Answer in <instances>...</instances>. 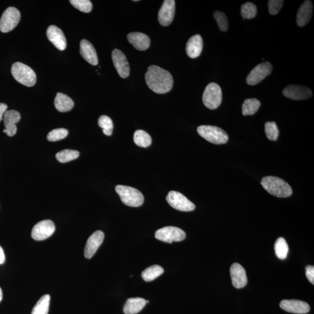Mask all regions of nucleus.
<instances>
[{
    "mask_svg": "<svg viewBox=\"0 0 314 314\" xmlns=\"http://www.w3.org/2000/svg\"><path fill=\"white\" fill-rule=\"evenodd\" d=\"M261 183L269 194L279 198H285L292 195L291 186L278 177L265 176L262 179Z\"/></svg>",
    "mask_w": 314,
    "mask_h": 314,
    "instance_id": "nucleus-2",
    "label": "nucleus"
},
{
    "mask_svg": "<svg viewBox=\"0 0 314 314\" xmlns=\"http://www.w3.org/2000/svg\"><path fill=\"white\" fill-rule=\"evenodd\" d=\"M80 53L82 57L91 65H98L99 60L95 48L88 40L83 39L80 42Z\"/></svg>",
    "mask_w": 314,
    "mask_h": 314,
    "instance_id": "nucleus-21",
    "label": "nucleus"
},
{
    "mask_svg": "<svg viewBox=\"0 0 314 314\" xmlns=\"http://www.w3.org/2000/svg\"><path fill=\"white\" fill-rule=\"evenodd\" d=\"M147 85L157 94H165L171 90L174 79L168 71L156 66L148 68L145 75Z\"/></svg>",
    "mask_w": 314,
    "mask_h": 314,
    "instance_id": "nucleus-1",
    "label": "nucleus"
},
{
    "mask_svg": "<svg viewBox=\"0 0 314 314\" xmlns=\"http://www.w3.org/2000/svg\"><path fill=\"white\" fill-rule=\"evenodd\" d=\"M274 248L276 255L279 259L285 260L287 257L289 246L287 241L283 237H279L276 240Z\"/></svg>",
    "mask_w": 314,
    "mask_h": 314,
    "instance_id": "nucleus-30",
    "label": "nucleus"
},
{
    "mask_svg": "<svg viewBox=\"0 0 314 314\" xmlns=\"http://www.w3.org/2000/svg\"><path fill=\"white\" fill-rule=\"evenodd\" d=\"M6 257L3 249L0 246V264H3L5 263Z\"/></svg>",
    "mask_w": 314,
    "mask_h": 314,
    "instance_id": "nucleus-41",
    "label": "nucleus"
},
{
    "mask_svg": "<svg viewBox=\"0 0 314 314\" xmlns=\"http://www.w3.org/2000/svg\"><path fill=\"white\" fill-rule=\"evenodd\" d=\"M21 19V14L15 7H9L4 12L0 19V30L7 33L13 30L18 25Z\"/></svg>",
    "mask_w": 314,
    "mask_h": 314,
    "instance_id": "nucleus-7",
    "label": "nucleus"
},
{
    "mask_svg": "<svg viewBox=\"0 0 314 314\" xmlns=\"http://www.w3.org/2000/svg\"><path fill=\"white\" fill-rule=\"evenodd\" d=\"M48 40L54 44L58 50L63 51L67 47V40L62 31L55 25H51L47 30Z\"/></svg>",
    "mask_w": 314,
    "mask_h": 314,
    "instance_id": "nucleus-17",
    "label": "nucleus"
},
{
    "mask_svg": "<svg viewBox=\"0 0 314 314\" xmlns=\"http://www.w3.org/2000/svg\"><path fill=\"white\" fill-rule=\"evenodd\" d=\"M104 239V233L101 231H98L90 236L87 240L85 248H84V257L87 259H90L95 255V254L98 250L102 244Z\"/></svg>",
    "mask_w": 314,
    "mask_h": 314,
    "instance_id": "nucleus-16",
    "label": "nucleus"
},
{
    "mask_svg": "<svg viewBox=\"0 0 314 314\" xmlns=\"http://www.w3.org/2000/svg\"><path fill=\"white\" fill-rule=\"evenodd\" d=\"M55 230V225L51 220L40 221L32 229V237L35 240H46L50 237Z\"/></svg>",
    "mask_w": 314,
    "mask_h": 314,
    "instance_id": "nucleus-11",
    "label": "nucleus"
},
{
    "mask_svg": "<svg viewBox=\"0 0 314 314\" xmlns=\"http://www.w3.org/2000/svg\"><path fill=\"white\" fill-rule=\"evenodd\" d=\"M223 100L222 90L218 84L211 83L205 87L203 95L204 106L210 110L219 107Z\"/></svg>",
    "mask_w": 314,
    "mask_h": 314,
    "instance_id": "nucleus-6",
    "label": "nucleus"
},
{
    "mask_svg": "<svg viewBox=\"0 0 314 314\" xmlns=\"http://www.w3.org/2000/svg\"><path fill=\"white\" fill-rule=\"evenodd\" d=\"M56 109L61 112L71 111L74 106V101L66 95L58 92L54 100Z\"/></svg>",
    "mask_w": 314,
    "mask_h": 314,
    "instance_id": "nucleus-25",
    "label": "nucleus"
},
{
    "mask_svg": "<svg viewBox=\"0 0 314 314\" xmlns=\"http://www.w3.org/2000/svg\"><path fill=\"white\" fill-rule=\"evenodd\" d=\"M261 106V102L256 99H249L244 101L242 106L244 116L255 114Z\"/></svg>",
    "mask_w": 314,
    "mask_h": 314,
    "instance_id": "nucleus-26",
    "label": "nucleus"
},
{
    "mask_svg": "<svg viewBox=\"0 0 314 314\" xmlns=\"http://www.w3.org/2000/svg\"><path fill=\"white\" fill-rule=\"evenodd\" d=\"M169 204L172 208L181 211H192L196 208V205L189 200L182 193L176 191H171L166 197Z\"/></svg>",
    "mask_w": 314,
    "mask_h": 314,
    "instance_id": "nucleus-8",
    "label": "nucleus"
},
{
    "mask_svg": "<svg viewBox=\"0 0 314 314\" xmlns=\"http://www.w3.org/2000/svg\"><path fill=\"white\" fill-rule=\"evenodd\" d=\"M272 66L270 62H265L254 68L246 78L248 85L255 86L260 83L271 74Z\"/></svg>",
    "mask_w": 314,
    "mask_h": 314,
    "instance_id": "nucleus-10",
    "label": "nucleus"
},
{
    "mask_svg": "<svg viewBox=\"0 0 314 314\" xmlns=\"http://www.w3.org/2000/svg\"><path fill=\"white\" fill-rule=\"evenodd\" d=\"M68 131L66 129L59 128L52 130L47 135V140L50 142H57L65 139L68 135Z\"/></svg>",
    "mask_w": 314,
    "mask_h": 314,
    "instance_id": "nucleus-35",
    "label": "nucleus"
},
{
    "mask_svg": "<svg viewBox=\"0 0 314 314\" xmlns=\"http://www.w3.org/2000/svg\"><path fill=\"white\" fill-rule=\"evenodd\" d=\"M282 0H270L268 2V10L269 14L275 15L279 13L284 5Z\"/></svg>",
    "mask_w": 314,
    "mask_h": 314,
    "instance_id": "nucleus-38",
    "label": "nucleus"
},
{
    "mask_svg": "<svg viewBox=\"0 0 314 314\" xmlns=\"http://www.w3.org/2000/svg\"><path fill=\"white\" fill-rule=\"evenodd\" d=\"M164 272L163 267L158 265H154L145 269L142 273V276L145 281H151L162 275Z\"/></svg>",
    "mask_w": 314,
    "mask_h": 314,
    "instance_id": "nucleus-27",
    "label": "nucleus"
},
{
    "mask_svg": "<svg viewBox=\"0 0 314 314\" xmlns=\"http://www.w3.org/2000/svg\"><path fill=\"white\" fill-rule=\"evenodd\" d=\"M197 132L209 143L215 144L227 143L229 136L222 129L211 125H201L197 128Z\"/></svg>",
    "mask_w": 314,
    "mask_h": 314,
    "instance_id": "nucleus-5",
    "label": "nucleus"
},
{
    "mask_svg": "<svg viewBox=\"0 0 314 314\" xmlns=\"http://www.w3.org/2000/svg\"><path fill=\"white\" fill-rule=\"evenodd\" d=\"M50 301V296L49 295L42 296L35 305L32 314H48Z\"/></svg>",
    "mask_w": 314,
    "mask_h": 314,
    "instance_id": "nucleus-29",
    "label": "nucleus"
},
{
    "mask_svg": "<svg viewBox=\"0 0 314 314\" xmlns=\"http://www.w3.org/2000/svg\"><path fill=\"white\" fill-rule=\"evenodd\" d=\"M230 273L233 287L237 289L243 288L247 284V277L244 268L239 264H233Z\"/></svg>",
    "mask_w": 314,
    "mask_h": 314,
    "instance_id": "nucleus-18",
    "label": "nucleus"
},
{
    "mask_svg": "<svg viewBox=\"0 0 314 314\" xmlns=\"http://www.w3.org/2000/svg\"><path fill=\"white\" fill-rule=\"evenodd\" d=\"M156 239L163 242L172 243L173 241H181L186 237V233L182 229L174 227H167L159 229L155 234Z\"/></svg>",
    "mask_w": 314,
    "mask_h": 314,
    "instance_id": "nucleus-9",
    "label": "nucleus"
},
{
    "mask_svg": "<svg viewBox=\"0 0 314 314\" xmlns=\"http://www.w3.org/2000/svg\"><path fill=\"white\" fill-rule=\"evenodd\" d=\"M127 38L128 42L138 50L145 51L150 47V39L146 34L132 32L128 35Z\"/></svg>",
    "mask_w": 314,
    "mask_h": 314,
    "instance_id": "nucleus-20",
    "label": "nucleus"
},
{
    "mask_svg": "<svg viewBox=\"0 0 314 314\" xmlns=\"http://www.w3.org/2000/svg\"><path fill=\"white\" fill-rule=\"evenodd\" d=\"M11 74L17 82L27 87L34 86L36 82L34 71L23 63H14L11 67Z\"/></svg>",
    "mask_w": 314,
    "mask_h": 314,
    "instance_id": "nucleus-4",
    "label": "nucleus"
},
{
    "mask_svg": "<svg viewBox=\"0 0 314 314\" xmlns=\"http://www.w3.org/2000/svg\"><path fill=\"white\" fill-rule=\"evenodd\" d=\"M286 98L293 100H304L311 98L312 92L307 87L300 85H289L282 91Z\"/></svg>",
    "mask_w": 314,
    "mask_h": 314,
    "instance_id": "nucleus-13",
    "label": "nucleus"
},
{
    "mask_svg": "<svg viewBox=\"0 0 314 314\" xmlns=\"http://www.w3.org/2000/svg\"><path fill=\"white\" fill-rule=\"evenodd\" d=\"M203 48V40L199 35L193 36L186 44V51L188 57L196 58L200 55Z\"/></svg>",
    "mask_w": 314,
    "mask_h": 314,
    "instance_id": "nucleus-22",
    "label": "nucleus"
},
{
    "mask_svg": "<svg viewBox=\"0 0 314 314\" xmlns=\"http://www.w3.org/2000/svg\"><path fill=\"white\" fill-rule=\"evenodd\" d=\"M3 119L6 128L3 132L6 133L9 136H14L17 132L16 123H18L21 119L19 112L15 110L7 111Z\"/></svg>",
    "mask_w": 314,
    "mask_h": 314,
    "instance_id": "nucleus-19",
    "label": "nucleus"
},
{
    "mask_svg": "<svg viewBox=\"0 0 314 314\" xmlns=\"http://www.w3.org/2000/svg\"><path fill=\"white\" fill-rule=\"evenodd\" d=\"M98 124L103 129V133L106 136H111L113 131V122L112 119L107 115L101 116L98 120Z\"/></svg>",
    "mask_w": 314,
    "mask_h": 314,
    "instance_id": "nucleus-32",
    "label": "nucleus"
},
{
    "mask_svg": "<svg viewBox=\"0 0 314 314\" xmlns=\"http://www.w3.org/2000/svg\"><path fill=\"white\" fill-rule=\"evenodd\" d=\"M2 299H3V292H2V288H0V302H1Z\"/></svg>",
    "mask_w": 314,
    "mask_h": 314,
    "instance_id": "nucleus-42",
    "label": "nucleus"
},
{
    "mask_svg": "<svg viewBox=\"0 0 314 314\" xmlns=\"http://www.w3.org/2000/svg\"><path fill=\"white\" fill-rule=\"evenodd\" d=\"M257 7L252 3L247 2L241 7V15L244 19H250L256 17Z\"/></svg>",
    "mask_w": 314,
    "mask_h": 314,
    "instance_id": "nucleus-33",
    "label": "nucleus"
},
{
    "mask_svg": "<svg viewBox=\"0 0 314 314\" xmlns=\"http://www.w3.org/2000/svg\"><path fill=\"white\" fill-rule=\"evenodd\" d=\"M8 108L7 105L4 103H0V122L2 121L4 118Z\"/></svg>",
    "mask_w": 314,
    "mask_h": 314,
    "instance_id": "nucleus-40",
    "label": "nucleus"
},
{
    "mask_svg": "<svg viewBox=\"0 0 314 314\" xmlns=\"http://www.w3.org/2000/svg\"><path fill=\"white\" fill-rule=\"evenodd\" d=\"M280 307L286 311L297 314L307 313L310 310L307 303L297 300H282L280 302Z\"/></svg>",
    "mask_w": 314,
    "mask_h": 314,
    "instance_id": "nucleus-15",
    "label": "nucleus"
},
{
    "mask_svg": "<svg viewBox=\"0 0 314 314\" xmlns=\"http://www.w3.org/2000/svg\"><path fill=\"white\" fill-rule=\"evenodd\" d=\"M112 59L120 77L127 78L130 75V67L125 55L121 51L115 49L112 52Z\"/></svg>",
    "mask_w": 314,
    "mask_h": 314,
    "instance_id": "nucleus-12",
    "label": "nucleus"
},
{
    "mask_svg": "<svg viewBox=\"0 0 314 314\" xmlns=\"http://www.w3.org/2000/svg\"><path fill=\"white\" fill-rule=\"evenodd\" d=\"M214 17L220 30L223 32L227 31L229 28V22L227 15L223 12L216 11L214 13Z\"/></svg>",
    "mask_w": 314,
    "mask_h": 314,
    "instance_id": "nucleus-37",
    "label": "nucleus"
},
{
    "mask_svg": "<svg viewBox=\"0 0 314 314\" xmlns=\"http://www.w3.org/2000/svg\"><path fill=\"white\" fill-rule=\"evenodd\" d=\"M80 153L78 151L74 150H64L58 152L56 154V159L59 162L66 163L78 159Z\"/></svg>",
    "mask_w": 314,
    "mask_h": 314,
    "instance_id": "nucleus-31",
    "label": "nucleus"
},
{
    "mask_svg": "<svg viewBox=\"0 0 314 314\" xmlns=\"http://www.w3.org/2000/svg\"><path fill=\"white\" fill-rule=\"evenodd\" d=\"M146 300L142 298L136 297L129 299L123 307V312L125 314H136L142 311Z\"/></svg>",
    "mask_w": 314,
    "mask_h": 314,
    "instance_id": "nucleus-24",
    "label": "nucleus"
},
{
    "mask_svg": "<svg viewBox=\"0 0 314 314\" xmlns=\"http://www.w3.org/2000/svg\"><path fill=\"white\" fill-rule=\"evenodd\" d=\"M175 14V2L174 0L164 1L159 11V21L163 26H168L174 20Z\"/></svg>",
    "mask_w": 314,
    "mask_h": 314,
    "instance_id": "nucleus-14",
    "label": "nucleus"
},
{
    "mask_svg": "<svg viewBox=\"0 0 314 314\" xmlns=\"http://www.w3.org/2000/svg\"><path fill=\"white\" fill-rule=\"evenodd\" d=\"M134 140L137 146L144 148L150 146L152 142L150 135L143 130H138L135 132Z\"/></svg>",
    "mask_w": 314,
    "mask_h": 314,
    "instance_id": "nucleus-28",
    "label": "nucleus"
},
{
    "mask_svg": "<svg viewBox=\"0 0 314 314\" xmlns=\"http://www.w3.org/2000/svg\"><path fill=\"white\" fill-rule=\"evenodd\" d=\"M115 191L122 203L128 206L138 207L144 203V196L138 189L123 185H117L115 187Z\"/></svg>",
    "mask_w": 314,
    "mask_h": 314,
    "instance_id": "nucleus-3",
    "label": "nucleus"
},
{
    "mask_svg": "<svg viewBox=\"0 0 314 314\" xmlns=\"http://www.w3.org/2000/svg\"><path fill=\"white\" fill-rule=\"evenodd\" d=\"M305 274L310 282L314 285V267L312 265L306 267Z\"/></svg>",
    "mask_w": 314,
    "mask_h": 314,
    "instance_id": "nucleus-39",
    "label": "nucleus"
},
{
    "mask_svg": "<svg viewBox=\"0 0 314 314\" xmlns=\"http://www.w3.org/2000/svg\"><path fill=\"white\" fill-rule=\"evenodd\" d=\"M265 132L269 140L275 141L278 138L279 131L275 122H267L265 123Z\"/></svg>",
    "mask_w": 314,
    "mask_h": 314,
    "instance_id": "nucleus-34",
    "label": "nucleus"
},
{
    "mask_svg": "<svg viewBox=\"0 0 314 314\" xmlns=\"http://www.w3.org/2000/svg\"><path fill=\"white\" fill-rule=\"evenodd\" d=\"M312 3L308 0L305 1L298 10L296 22L298 26L303 27L311 20L312 14Z\"/></svg>",
    "mask_w": 314,
    "mask_h": 314,
    "instance_id": "nucleus-23",
    "label": "nucleus"
},
{
    "mask_svg": "<svg viewBox=\"0 0 314 314\" xmlns=\"http://www.w3.org/2000/svg\"><path fill=\"white\" fill-rule=\"evenodd\" d=\"M70 3L76 9L88 13L92 9V3L89 0H71Z\"/></svg>",
    "mask_w": 314,
    "mask_h": 314,
    "instance_id": "nucleus-36",
    "label": "nucleus"
}]
</instances>
